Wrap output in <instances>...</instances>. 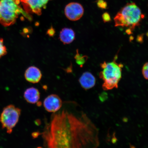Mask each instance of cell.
Listing matches in <instances>:
<instances>
[{
    "mask_svg": "<svg viewBox=\"0 0 148 148\" xmlns=\"http://www.w3.org/2000/svg\"><path fill=\"white\" fill-rule=\"evenodd\" d=\"M44 147L49 148H95L99 145L98 130L82 111L63 107L52 114L41 133Z\"/></svg>",
    "mask_w": 148,
    "mask_h": 148,
    "instance_id": "1",
    "label": "cell"
},
{
    "mask_svg": "<svg viewBox=\"0 0 148 148\" xmlns=\"http://www.w3.org/2000/svg\"><path fill=\"white\" fill-rule=\"evenodd\" d=\"M144 17L139 8L134 3H127L117 13L114 18L116 27H127L130 34L140 25Z\"/></svg>",
    "mask_w": 148,
    "mask_h": 148,
    "instance_id": "2",
    "label": "cell"
},
{
    "mask_svg": "<svg viewBox=\"0 0 148 148\" xmlns=\"http://www.w3.org/2000/svg\"><path fill=\"white\" fill-rule=\"evenodd\" d=\"M116 56L112 62H103L101 64L102 71L99 77L102 79V88L105 90L117 88L122 77V68L123 65L118 64L116 61Z\"/></svg>",
    "mask_w": 148,
    "mask_h": 148,
    "instance_id": "3",
    "label": "cell"
},
{
    "mask_svg": "<svg viewBox=\"0 0 148 148\" xmlns=\"http://www.w3.org/2000/svg\"><path fill=\"white\" fill-rule=\"evenodd\" d=\"M20 0L0 1V24L5 27L14 25L20 15L27 13L20 5Z\"/></svg>",
    "mask_w": 148,
    "mask_h": 148,
    "instance_id": "4",
    "label": "cell"
},
{
    "mask_svg": "<svg viewBox=\"0 0 148 148\" xmlns=\"http://www.w3.org/2000/svg\"><path fill=\"white\" fill-rule=\"evenodd\" d=\"M21 110L13 105H10L3 109L0 116V122L2 128L6 130L8 134L12 133L19 120Z\"/></svg>",
    "mask_w": 148,
    "mask_h": 148,
    "instance_id": "5",
    "label": "cell"
},
{
    "mask_svg": "<svg viewBox=\"0 0 148 148\" xmlns=\"http://www.w3.org/2000/svg\"><path fill=\"white\" fill-rule=\"evenodd\" d=\"M82 5L77 3H71L66 5L64 9L65 14L68 19L72 21L80 19L84 14Z\"/></svg>",
    "mask_w": 148,
    "mask_h": 148,
    "instance_id": "6",
    "label": "cell"
},
{
    "mask_svg": "<svg viewBox=\"0 0 148 148\" xmlns=\"http://www.w3.org/2000/svg\"><path fill=\"white\" fill-rule=\"evenodd\" d=\"M63 104L62 99L58 95L55 94L47 96L43 102V106L46 110L53 113L60 110Z\"/></svg>",
    "mask_w": 148,
    "mask_h": 148,
    "instance_id": "7",
    "label": "cell"
},
{
    "mask_svg": "<svg viewBox=\"0 0 148 148\" xmlns=\"http://www.w3.org/2000/svg\"><path fill=\"white\" fill-rule=\"evenodd\" d=\"M50 0H20L25 10L40 15Z\"/></svg>",
    "mask_w": 148,
    "mask_h": 148,
    "instance_id": "8",
    "label": "cell"
},
{
    "mask_svg": "<svg viewBox=\"0 0 148 148\" xmlns=\"http://www.w3.org/2000/svg\"><path fill=\"white\" fill-rule=\"evenodd\" d=\"M25 78L28 82L37 83L40 82L42 77V74L38 68L31 66L28 68L25 73Z\"/></svg>",
    "mask_w": 148,
    "mask_h": 148,
    "instance_id": "9",
    "label": "cell"
},
{
    "mask_svg": "<svg viewBox=\"0 0 148 148\" xmlns=\"http://www.w3.org/2000/svg\"><path fill=\"white\" fill-rule=\"evenodd\" d=\"M81 86L85 90L90 89L95 86L96 82L95 77L89 72L83 73L79 79Z\"/></svg>",
    "mask_w": 148,
    "mask_h": 148,
    "instance_id": "10",
    "label": "cell"
},
{
    "mask_svg": "<svg viewBox=\"0 0 148 148\" xmlns=\"http://www.w3.org/2000/svg\"><path fill=\"white\" fill-rule=\"evenodd\" d=\"M40 93L38 89L31 87L27 89L24 93V97L28 103L35 104L39 100Z\"/></svg>",
    "mask_w": 148,
    "mask_h": 148,
    "instance_id": "11",
    "label": "cell"
},
{
    "mask_svg": "<svg viewBox=\"0 0 148 148\" xmlns=\"http://www.w3.org/2000/svg\"><path fill=\"white\" fill-rule=\"evenodd\" d=\"M75 38V33L73 29L68 28H64L61 31L60 39L64 44L71 43Z\"/></svg>",
    "mask_w": 148,
    "mask_h": 148,
    "instance_id": "12",
    "label": "cell"
},
{
    "mask_svg": "<svg viewBox=\"0 0 148 148\" xmlns=\"http://www.w3.org/2000/svg\"><path fill=\"white\" fill-rule=\"evenodd\" d=\"M7 53V48L3 43V39L0 38V58L6 55Z\"/></svg>",
    "mask_w": 148,
    "mask_h": 148,
    "instance_id": "13",
    "label": "cell"
},
{
    "mask_svg": "<svg viewBox=\"0 0 148 148\" xmlns=\"http://www.w3.org/2000/svg\"><path fill=\"white\" fill-rule=\"evenodd\" d=\"M142 73L144 78L148 80V62L146 63L144 65L142 68Z\"/></svg>",
    "mask_w": 148,
    "mask_h": 148,
    "instance_id": "14",
    "label": "cell"
},
{
    "mask_svg": "<svg viewBox=\"0 0 148 148\" xmlns=\"http://www.w3.org/2000/svg\"><path fill=\"white\" fill-rule=\"evenodd\" d=\"M102 18L103 22L105 23H108L110 22L111 20L110 14L107 12H105L103 14Z\"/></svg>",
    "mask_w": 148,
    "mask_h": 148,
    "instance_id": "15",
    "label": "cell"
},
{
    "mask_svg": "<svg viewBox=\"0 0 148 148\" xmlns=\"http://www.w3.org/2000/svg\"><path fill=\"white\" fill-rule=\"evenodd\" d=\"M97 5L99 8L102 9L106 8L107 7V3L103 0H99L98 2Z\"/></svg>",
    "mask_w": 148,
    "mask_h": 148,
    "instance_id": "16",
    "label": "cell"
}]
</instances>
